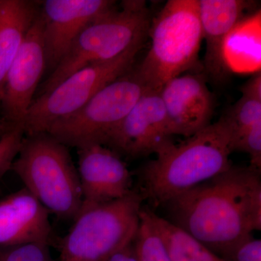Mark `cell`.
Wrapping results in <instances>:
<instances>
[{"mask_svg":"<svg viewBox=\"0 0 261 261\" xmlns=\"http://www.w3.org/2000/svg\"><path fill=\"white\" fill-rule=\"evenodd\" d=\"M222 117L231 127L233 147L235 140L261 121V101L242 95Z\"/></svg>","mask_w":261,"mask_h":261,"instance_id":"cell-19","label":"cell"},{"mask_svg":"<svg viewBox=\"0 0 261 261\" xmlns=\"http://www.w3.org/2000/svg\"><path fill=\"white\" fill-rule=\"evenodd\" d=\"M111 0H46L41 12L46 65L56 68L84 29L116 8Z\"/></svg>","mask_w":261,"mask_h":261,"instance_id":"cell-10","label":"cell"},{"mask_svg":"<svg viewBox=\"0 0 261 261\" xmlns=\"http://www.w3.org/2000/svg\"><path fill=\"white\" fill-rule=\"evenodd\" d=\"M164 206L170 222L219 256L231 244L261 229L260 171L231 166Z\"/></svg>","mask_w":261,"mask_h":261,"instance_id":"cell-1","label":"cell"},{"mask_svg":"<svg viewBox=\"0 0 261 261\" xmlns=\"http://www.w3.org/2000/svg\"><path fill=\"white\" fill-rule=\"evenodd\" d=\"M49 214L25 188L0 200V247L49 245L53 231Z\"/></svg>","mask_w":261,"mask_h":261,"instance_id":"cell-15","label":"cell"},{"mask_svg":"<svg viewBox=\"0 0 261 261\" xmlns=\"http://www.w3.org/2000/svg\"><path fill=\"white\" fill-rule=\"evenodd\" d=\"M143 200L134 191L118 200L82 206L62 240L58 261H106L133 242Z\"/></svg>","mask_w":261,"mask_h":261,"instance_id":"cell-6","label":"cell"},{"mask_svg":"<svg viewBox=\"0 0 261 261\" xmlns=\"http://www.w3.org/2000/svg\"><path fill=\"white\" fill-rule=\"evenodd\" d=\"M45 66L43 20L39 12L5 79L1 102L6 128H21L23 130L24 119L32 106Z\"/></svg>","mask_w":261,"mask_h":261,"instance_id":"cell-9","label":"cell"},{"mask_svg":"<svg viewBox=\"0 0 261 261\" xmlns=\"http://www.w3.org/2000/svg\"><path fill=\"white\" fill-rule=\"evenodd\" d=\"M164 105L159 91L146 92L106 142L130 157L155 153L171 142Z\"/></svg>","mask_w":261,"mask_h":261,"instance_id":"cell-11","label":"cell"},{"mask_svg":"<svg viewBox=\"0 0 261 261\" xmlns=\"http://www.w3.org/2000/svg\"><path fill=\"white\" fill-rule=\"evenodd\" d=\"M242 95L261 101V73L256 72L241 87Z\"/></svg>","mask_w":261,"mask_h":261,"instance_id":"cell-24","label":"cell"},{"mask_svg":"<svg viewBox=\"0 0 261 261\" xmlns=\"http://www.w3.org/2000/svg\"><path fill=\"white\" fill-rule=\"evenodd\" d=\"M24 135L22 128H6L0 140V176L13 166L20 150Z\"/></svg>","mask_w":261,"mask_h":261,"instance_id":"cell-23","label":"cell"},{"mask_svg":"<svg viewBox=\"0 0 261 261\" xmlns=\"http://www.w3.org/2000/svg\"><path fill=\"white\" fill-rule=\"evenodd\" d=\"M12 169L24 188L60 219H74L82 203V187L65 145L47 133L24 138Z\"/></svg>","mask_w":261,"mask_h":261,"instance_id":"cell-4","label":"cell"},{"mask_svg":"<svg viewBox=\"0 0 261 261\" xmlns=\"http://www.w3.org/2000/svg\"><path fill=\"white\" fill-rule=\"evenodd\" d=\"M151 47L135 68L151 90L200 66L202 42L197 0H168L149 29Z\"/></svg>","mask_w":261,"mask_h":261,"instance_id":"cell-3","label":"cell"},{"mask_svg":"<svg viewBox=\"0 0 261 261\" xmlns=\"http://www.w3.org/2000/svg\"><path fill=\"white\" fill-rule=\"evenodd\" d=\"M106 261H138L133 242L114 252Z\"/></svg>","mask_w":261,"mask_h":261,"instance_id":"cell-25","label":"cell"},{"mask_svg":"<svg viewBox=\"0 0 261 261\" xmlns=\"http://www.w3.org/2000/svg\"><path fill=\"white\" fill-rule=\"evenodd\" d=\"M232 132L223 117L181 144L156 152L141 171L144 194L155 206L224 172L231 166Z\"/></svg>","mask_w":261,"mask_h":261,"instance_id":"cell-2","label":"cell"},{"mask_svg":"<svg viewBox=\"0 0 261 261\" xmlns=\"http://www.w3.org/2000/svg\"><path fill=\"white\" fill-rule=\"evenodd\" d=\"M38 13L32 1L0 0V102L7 73Z\"/></svg>","mask_w":261,"mask_h":261,"instance_id":"cell-16","label":"cell"},{"mask_svg":"<svg viewBox=\"0 0 261 261\" xmlns=\"http://www.w3.org/2000/svg\"><path fill=\"white\" fill-rule=\"evenodd\" d=\"M143 44L130 48L111 61L82 68L50 92L33 101L23 123L28 136L47 133L51 125L84 106L103 87L133 68Z\"/></svg>","mask_w":261,"mask_h":261,"instance_id":"cell-8","label":"cell"},{"mask_svg":"<svg viewBox=\"0 0 261 261\" xmlns=\"http://www.w3.org/2000/svg\"><path fill=\"white\" fill-rule=\"evenodd\" d=\"M149 90L132 68L103 87L78 111L53 123L47 134L65 146L78 149L106 145L111 134Z\"/></svg>","mask_w":261,"mask_h":261,"instance_id":"cell-7","label":"cell"},{"mask_svg":"<svg viewBox=\"0 0 261 261\" xmlns=\"http://www.w3.org/2000/svg\"><path fill=\"white\" fill-rule=\"evenodd\" d=\"M219 256L224 261H261V240L252 233L224 249Z\"/></svg>","mask_w":261,"mask_h":261,"instance_id":"cell-21","label":"cell"},{"mask_svg":"<svg viewBox=\"0 0 261 261\" xmlns=\"http://www.w3.org/2000/svg\"><path fill=\"white\" fill-rule=\"evenodd\" d=\"M0 261H56L51 257L49 245L29 243L0 247Z\"/></svg>","mask_w":261,"mask_h":261,"instance_id":"cell-20","label":"cell"},{"mask_svg":"<svg viewBox=\"0 0 261 261\" xmlns=\"http://www.w3.org/2000/svg\"><path fill=\"white\" fill-rule=\"evenodd\" d=\"M202 40L206 44L205 73L213 80H224L228 70L224 46L228 35L246 18L255 3L246 0H197Z\"/></svg>","mask_w":261,"mask_h":261,"instance_id":"cell-14","label":"cell"},{"mask_svg":"<svg viewBox=\"0 0 261 261\" xmlns=\"http://www.w3.org/2000/svg\"><path fill=\"white\" fill-rule=\"evenodd\" d=\"M79 156L82 206L118 200L134 192L129 170L116 151L92 145L79 149Z\"/></svg>","mask_w":261,"mask_h":261,"instance_id":"cell-13","label":"cell"},{"mask_svg":"<svg viewBox=\"0 0 261 261\" xmlns=\"http://www.w3.org/2000/svg\"><path fill=\"white\" fill-rule=\"evenodd\" d=\"M133 243L138 261H172L162 238L147 218L143 207Z\"/></svg>","mask_w":261,"mask_h":261,"instance_id":"cell-18","label":"cell"},{"mask_svg":"<svg viewBox=\"0 0 261 261\" xmlns=\"http://www.w3.org/2000/svg\"><path fill=\"white\" fill-rule=\"evenodd\" d=\"M150 22L146 1L122 2L120 9L114 8L82 31L44 82L39 95L50 92L88 65L111 61L130 48L144 44Z\"/></svg>","mask_w":261,"mask_h":261,"instance_id":"cell-5","label":"cell"},{"mask_svg":"<svg viewBox=\"0 0 261 261\" xmlns=\"http://www.w3.org/2000/svg\"><path fill=\"white\" fill-rule=\"evenodd\" d=\"M171 135L192 137L211 125L214 98L201 73H186L168 81L160 91Z\"/></svg>","mask_w":261,"mask_h":261,"instance_id":"cell-12","label":"cell"},{"mask_svg":"<svg viewBox=\"0 0 261 261\" xmlns=\"http://www.w3.org/2000/svg\"><path fill=\"white\" fill-rule=\"evenodd\" d=\"M233 150L242 151L249 154L250 167L260 171L261 121L257 122L233 142Z\"/></svg>","mask_w":261,"mask_h":261,"instance_id":"cell-22","label":"cell"},{"mask_svg":"<svg viewBox=\"0 0 261 261\" xmlns=\"http://www.w3.org/2000/svg\"><path fill=\"white\" fill-rule=\"evenodd\" d=\"M162 238L172 261H224L191 235L148 208H144Z\"/></svg>","mask_w":261,"mask_h":261,"instance_id":"cell-17","label":"cell"}]
</instances>
